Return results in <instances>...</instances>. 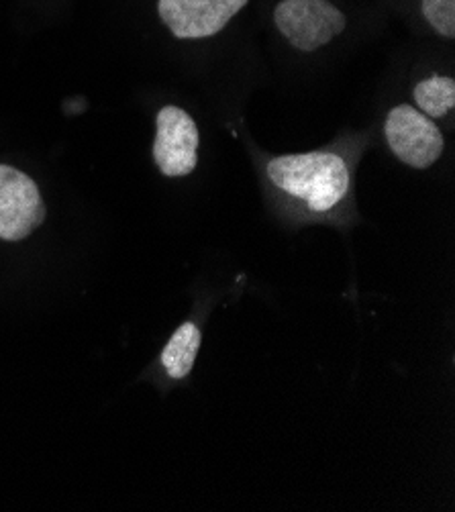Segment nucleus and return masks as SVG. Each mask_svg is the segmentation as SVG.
Returning a JSON list of instances; mask_svg holds the SVG:
<instances>
[{"label": "nucleus", "instance_id": "8", "mask_svg": "<svg viewBox=\"0 0 455 512\" xmlns=\"http://www.w3.org/2000/svg\"><path fill=\"white\" fill-rule=\"evenodd\" d=\"M413 107L433 121L447 119L455 109V80L445 74H431L413 88Z\"/></svg>", "mask_w": 455, "mask_h": 512}, {"label": "nucleus", "instance_id": "6", "mask_svg": "<svg viewBox=\"0 0 455 512\" xmlns=\"http://www.w3.org/2000/svg\"><path fill=\"white\" fill-rule=\"evenodd\" d=\"M45 204L31 176L0 164V239L23 241L45 221Z\"/></svg>", "mask_w": 455, "mask_h": 512}, {"label": "nucleus", "instance_id": "1", "mask_svg": "<svg viewBox=\"0 0 455 512\" xmlns=\"http://www.w3.org/2000/svg\"><path fill=\"white\" fill-rule=\"evenodd\" d=\"M364 149L366 137L347 135L305 153L262 156V182L274 209L292 223H358L356 170Z\"/></svg>", "mask_w": 455, "mask_h": 512}, {"label": "nucleus", "instance_id": "9", "mask_svg": "<svg viewBox=\"0 0 455 512\" xmlns=\"http://www.w3.org/2000/svg\"><path fill=\"white\" fill-rule=\"evenodd\" d=\"M419 11L437 37L455 39V0H419Z\"/></svg>", "mask_w": 455, "mask_h": 512}, {"label": "nucleus", "instance_id": "4", "mask_svg": "<svg viewBox=\"0 0 455 512\" xmlns=\"http://www.w3.org/2000/svg\"><path fill=\"white\" fill-rule=\"evenodd\" d=\"M249 0H158L160 23L180 41H202L223 33Z\"/></svg>", "mask_w": 455, "mask_h": 512}, {"label": "nucleus", "instance_id": "7", "mask_svg": "<svg viewBox=\"0 0 455 512\" xmlns=\"http://www.w3.org/2000/svg\"><path fill=\"white\" fill-rule=\"evenodd\" d=\"M200 329L194 323H182L174 335L170 337V341L166 343L164 351H162V368L166 370V374L172 380H184L190 376L194 362H196V355L200 349Z\"/></svg>", "mask_w": 455, "mask_h": 512}, {"label": "nucleus", "instance_id": "5", "mask_svg": "<svg viewBox=\"0 0 455 512\" xmlns=\"http://www.w3.org/2000/svg\"><path fill=\"white\" fill-rule=\"evenodd\" d=\"M200 133L196 121L180 107L166 105L156 117L154 162L166 178H186L198 166Z\"/></svg>", "mask_w": 455, "mask_h": 512}, {"label": "nucleus", "instance_id": "3", "mask_svg": "<svg viewBox=\"0 0 455 512\" xmlns=\"http://www.w3.org/2000/svg\"><path fill=\"white\" fill-rule=\"evenodd\" d=\"M384 139L394 158L413 170H429L445 151V135L437 121L423 115L409 102L388 111Z\"/></svg>", "mask_w": 455, "mask_h": 512}, {"label": "nucleus", "instance_id": "2", "mask_svg": "<svg viewBox=\"0 0 455 512\" xmlns=\"http://www.w3.org/2000/svg\"><path fill=\"white\" fill-rule=\"evenodd\" d=\"M272 25L294 51L315 54L345 33L349 17L335 0H276Z\"/></svg>", "mask_w": 455, "mask_h": 512}]
</instances>
